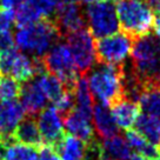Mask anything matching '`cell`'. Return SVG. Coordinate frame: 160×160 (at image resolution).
<instances>
[{
  "label": "cell",
  "mask_w": 160,
  "mask_h": 160,
  "mask_svg": "<svg viewBox=\"0 0 160 160\" xmlns=\"http://www.w3.org/2000/svg\"><path fill=\"white\" fill-rule=\"evenodd\" d=\"M133 44L131 35L119 31L100 38L97 42V59L100 64L121 67L132 54Z\"/></svg>",
  "instance_id": "ba28073f"
},
{
  "label": "cell",
  "mask_w": 160,
  "mask_h": 160,
  "mask_svg": "<svg viewBox=\"0 0 160 160\" xmlns=\"http://www.w3.org/2000/svg\"><path fill=\"white\" fill-rule=\"evenodd\" d=\"M55 24L59 31L70 34L85 27V14L78 2L60 6L55 12Z\"/></svg>",
  "instance_id": "7c38bea8"
},
{
  "label": "cell",
  "mask_w": 160,
  "mask_h": 160,
  "mask_svg": "<svg viewBox=\"0 0 160 160\" xmlns=\"http://www.w3.org/2000/svg\"><path fill=\"white\" fill-rule=\"evenodd\" d=\"M12 137H13V139L19 141V142L33 146L37 148L44 145L39 127L37 124V119L34 117H31V115L25 117L20 121L19 125L15 127Z\"/></svg>",
  "instance_id": "ac0fdd59"
},
{
  "label": "cell",
  "mask_w": 160,
  "mask_h": 160,
  "mask_svg": "<svg viewBox=\"0 0 160 160\" xmlns=\"http://www.w3.org/2000/svg\"><path fill=\"white\" fill-rule=\"evenodd\" d=\"M35 79L41 87L42 92L45 93L47 100H51L53 102H55L59 99L66 92V90H68L59 78H57L55 75H53L50 72L42 71L41 73L35 75Z\"/></svg>",
  "instance_id": "603a6c76"
},
{
  "label": "cell",
  "mask_w": 160,
  "mask_h": 160,
  "mask_svg": "<svg viewBox=\"0 0 160 160\" xmlns=\"http://www.w3.org/2000/svg\"><path fill=\"white\" fill-rule=\"evenodd\" d=\"M2 146V160H39L37 147L12 139Z\"/></svg>",
  "instance_id": "7402d4cb"
},
{
  "label": "cell",
  "mask_w": 160,
  "mask_h": 160,
  "mask_svg": "<svg viewBox=\"0 0 160 160\" xmlns=\"http://www.w3.org/2000/svg\"><path fill=\"white\" fill-rule=\"evenodd\" d=\"M82 4H85V5L90 6V5H93V4H97V2H101V1H106V0H80Z\"/></svg>",
  "instance_id": "e575fe53"
},
{
  "label": "cell",
  "mask_w": 160,
  "mask_h": 160,
  "mask_svg": "<svg viewBox=\"0 0 160 160\" xmlns=\"http://www.w3.org/2000/svg\"><path fill=\"white\" fill-rule=\"evenodd\" d=\"M153 28H154L155 34L160 37V10H157L154 13V19H153Z\"/></svg>",
  "instance_id": "1f68e13d"
},
{
  "label": "cell",
  "mask_w": 160,
  "mask_h": 160,
  "mask_svg": "<svg viewBox=\"0 0 160 160\" xmlns=\"http://www.w3.org/2000/svg\"><path fill=\"white\" fill-rule=\"evenodd\" d=\"M130 160H151V159H148V158H146V157H144V155L135 154V155H132Z\"/></svg>",
  "instance_id": "d590c367"
},
{
  "label": "cell",
  "mask_w": 160,
  "mask_h": 160,
  "mask_svg": "<svg viewBox=\"0 0 160 160\" xmlns=\"http://www.w3.org/2000/svg\"><path fill=\"white\" fill-rule=\"evenodd\" d=\"M64 127L68 134L82 140L87 145L97 140L94 128L91 124V118L82 115L75 110H72L64 117Z\"/></svg>",
  "instance_id": "5bb4252c"
},
{
  "label": "cell",
  "mask_w": 160,
  "mask_h": 160,
  "mask_svg": "<svg viewBox=\"0 0 160 160\" xmlns=\"http://www.w3.org/2000/svg\"><path fill=\"white\" fill-rule=\"evenodd\" d=\"M25 118V110L17 100H0V145L13 139V132Z\"/></svg>",
  "instance_id": "8fae6325"
},
{
  "label": "cell",
  "mask_w": 160,
  "mask_h": 160,
  "mask_svg": "<svg viewBox=\"0 0 160 160\" xmlns=\"http://www.w3.org/2000/svg\"><path fill=\"white\" fill-rule=\"evenodd\" d=\"M14 47L13 33H0V52Z\"/></svg>",
  "instance_id": "f546056e"
},
{
  "label": "cell",
  "mask_w": 160,
  "mask_h": 160,
  "mask_svg": "<svg viewBox=\"0 0 160 160\" xmlns=\"http://www.w3.org/2000/svg\"><path fill=\"white\" fill-rule=\"evenodd\" d=\"M135 131L139 132L148 142L160 148V119L153 115L141 113L134 122Z\"/></svg>",
  "instance_id": "44dd1931"
},
{
  "label": "cell",
  "mask_w": 160,
  "mask_h": 160,
  "mask_svg": "<svg viewBox=\"0 0 160 160\" xmlns=\"http://www.w3.org/2000/svg\"><path fill=\"white\" fill-rule=\"evenodd\" d=\"M67 45L70 47L75 66L79 73L90 72L97 61V44L94 37L87 28L70 33L67 35Z\"/></svg>",
  "instance_id": "9c48e42d"
},
{
  "label": "cell",
  "mask_w": 160,
  "mask_h": 160,
  "mask_svg": "<svg viewBox=\"0 0 160 160\" xmlns=\"http://www.w3.org/2000/svg\"><path fill=\"white\" fill-rule=\"evenodd\" d=\"M148 4H150L153 8L155 10H160V0H147Z\"/></svg>",
  "instance_id": "836d02e7"
},
{
  "label": "cell",
  "mask_w": 160,
  "mask_h": 160,
  "mask_svg": "<svg viewBox=\"0 0 160 160\" xmlns=\"http://www.w3.org/2000/svg\"><path fill=\"white\" fill-rule=\"evenodd\" d=\"M20 92L21 85L14 78L5 77L0 80V100H15Z\"/></svg>",
  "instance_id": "4316f807"
},
{
  "label": "cell",
  "mask_w": 160,
  "mask_h": 160,
  "mask_svg": "<svg viewBox=\"0 0 160 160\" xmlns=\"http://www.w3.org/2000/svg\"><path fill=\"white\" fill-rule=\"evenodd\" d=\"M60 31L54 21L44 19L32 25L21 26L13 34L14 46L34 58H42L58 42Z\"/></svg>",
  "instance_id": "6da1fadb"
},
{
  "label": "cell",
  "mask_w": 160,
  "mask_h": 160,
  "mask_svg": "<svg viewBox=\"0 0 160 160\" xmlns=\"http://www.w3.org/2000/svg\"><path fill=\"white\" fill-rule=\"evenodd\" d=\"M61 160H85L88 145L71 134L64 135L54 147Z\"/></svg>",
  "instance_id": "ffe728a7"
},
{
  "label": "cell",
  "mask_w": 160,
  "mask_h": 160,
  "mask_svg": "<svg viewBox=\"0 0 160 160\" xmlns=\"http://www.w3.org/2000/svg\"><path fill=\"white\" fill-rule=\"evenodd\" d=\"M42 62L47 72L59 78L68 90H71L75 81L79 79V71L66 41L55 42L44 55Z\"/></svg>",
  "instance_id": "8992f818"
},
{
  "label": "cell",
  "mask_w": 160,
  "mask_h": 160,
  "mask_svg": "<svg viewBox=\"0 0 160 160\" xmlns=\"http://www.w3.org/2000/svg\"><path fill=\"white\" fill-rule=\"evenodd\" d=\"M57 2H58V6L60 7V6L68 5V4H75V2H78V0H57Z\"/></svg>",
  "instance_id": "d6a6232c"
},
{
  "label": "cell",
  "mask_w": 160,
  "mask_h": 160,
  "mask_svg": "<svg viewBox=\"0 0 160 160\" xmlns=\"http://www.w3.org/2000/svg\"><path fill=\"white\" fill-rule=\"evenodd\" d=\"M85 22L94 38H104L118 32L120 28L115 4L111 0L97 2L84 11Z\"/></svg>",
  "instance_id": "52a82bcc"
},
{
  "label": "cell",
  "mask_w": 160,
  "mask_h": 160,
  "mask_svg": "<svg viewBox=\"0 0 160 160\" xmlns=\"http://www.w3.org/2000/svg\"><path fill=\"white\" fill-rule=\"evenodd\" d=\"M45 68L41 58L18 51L15 47L0 52V72L6 77L26 82L41 73Z\"/></svg>",
  "instance_id": "5b68a950"
},
{
  "label": "cell",
  "mask_w": 160,
  "mask_h": 160,
  "mask_svg": "<svg viewBox=\"0 0 160 160\" xmlns=\"http://www.w3.org/2000/svg\"><path fill=\"white\" fill-rule=\"evenodd\" d=\"M138 102L144 113L160 119V85L146 86Z\"/></svg>",
  "instance_id": "cb8c5ba5"
},
{
  "label": "cell",
  "mask_w": 160,
  "mask_h": 160,
  "mask_svg": "<svg viewBox=\"0 0 160 160\" xmlns=\"http://www.w3.org/2000/svg\"><path fill=\"white\" fill-rule=\"evenodd\" d=\"M131 147L122 137L114 135L98 145V160H130Z\"/></svg>",
  "instance_id": "9a60e30c"
},
{
  "label": "cell",
  "mask_w": 160,
  "mask_h": 160,
  "mask_svg": "<svg viewBox=\"0 0 160 160\" xmlns=\"http://www.w3.org/2000/svg\"><path fill=\"white\" fill-rule=\"evenodd\" d=\"M155 160H160V154H159V157H158V158H157Z\"/></svg>",
  "instance_id": "8d00e7d4"
},
{
  "label": "cell",
  "mask_w": 160,
  "mask_h": 160,
  "mask_svg": "<svg viewBox=\"0 0 160 160\" xmlns=\"http://www.w3.org/2000/svg\"><path fill=\"white\" fill-rule=\"evenodd\" d=\"M115 10L119 26L131 37L139 38L153 28L154 12L146 0H118Z\"/></svg>",
  "instance_id": "277c9868"
},
{
  "label": "cell",
  "mask_w": 160,
  "mask_h": 160,
  "mask_svg": "<svg viewBox=\"0 0 160 160\" xmlns=\"http://www.w3.org/2000/svg\"><path fill=\"white\" fill-rule=\"evenodd\" d=\"M92 119L94 124V131L101 139H108L114 135H118L119 127L117 125L108 106L99 102L94 104Z\"/></svg>",
  "instance_id": "e0dca14e"
},
{
  "label": "cell",
  "mask_w": 160,
  "mask_h": 160,
  "mask_svg": "<svg viewBox=\"0 0 160 160\" xmlns=\"http://www.w3.org/2000/svg\"><path fill=\"white\" fill-rule=\"evenodd\" d=\"M15 24L14 12L0 8V33H10Z\"/></svg>",
  "instance_id": "83f0119b"
},
{
  "label": "cell",
  "mask_w": 160,
  "mask_h": 160,
  "mask_svg": "<svg viewBox=\"0 0 160 160\" xmlns=\"http://www.w3.org/2000/svg\"><path fill=\"white\" fill-rule=\"evenodd\" d=\"M0 73H1V72H0ZM0 80H1V77H0Z\"/></svg>",
  "instance_id": "74e56055"
},
{
  "label": "cell",
  "mask_w": 160,
  "mask_h": 160,
  "mask_svg": "<svg viewBox=\"0 0 160 160\" xmlns=\"http://www.w3.org/2000/svg\"><path fill=\"white\" fill-rule=\"evenodd\" d=\"M131 57L132 68L146 86L160 85V37L146 34L137 38Z\"/></svg>",
  "instance_id": "7a4b0ae2"
},
{
  "label": "cell",
  "mask_w": 160,
  "mask_h": 160,
  "mask_svg": "<svg viewBox=\"0 0 160 160\" xmlns=\"http://www.w3.org/2000/svg\"><path fill=\"white\" fill-rule=\"evenodd\" d=\"M37 124L44 145L55 147L64 137V118L54 106L45 107L38 113Z\"/></svg>",
  "instance_id": "30bf717a"
},
{
  "label": "cell",
  "mask_w": 160,
  "mask_h": 160,
  "mask_svg": "<svg viewBox=\"0 0 160 160\" xmlns=\"http://www.w3.org/2000/svg\"><path fill=\"white\" fill-rule=\"evenodd\" d=\"M41 19L39 13L35 11V8L31 5L30 2H27L26 0H21L19 6L14 11V21L18 27L21 26L32 25L34 22H38Z\"/></svg>",
  "instance_id": "484cf974"
},
{
  "label": "cell",
  "mask_w": 160,
  "mask_h": 160,
  "mask_svg": "<svg viewBox=\"0 0 160 160\" xmlns=\"http://www.w3.org/2000/svg\"><path fill=\"white\" fill-rule=\"evenodd\" d=\"M71 92H72L73 100H74L73 110L92 119L94 102H93V97H92V93L88 87L87 78L79 77V79L75 81L73 87L71 88Z\"/></svg>",
  "instance_id": "d6986e66"
},
{
  "label": "cell",
  "mask_w": 160,
  "mask_h": 160,
  "mask_svg": "<svg viewBox=\"0 0 160 160\" xmlns=\"http://www.w3.org/2000/svg\"><path fill=\"white\" fill-rule=\"evenodd\" d=\"M39 160H61V158L58 154V152L55 151L54 147L48 145H42L39 153Z\"/></svg>",
  "instance_id": "f1b7e54d"
},
{
  "label": "cell",
  "mask_w": 160,
  "mask_h": 160,
  "mask_svg": "<svg viewBox=\"0 0 160 160\" xmlns=\"http://www.w3.org/2000/svg\"><path fill=\"white\" fill-rule=\"evenodd\" d=\"M126 141L132 150L138 152L140 155H144L148 159H157L160 154V148L152 145L137 131L128 130L126 132Z\"/></svg>",
  "instance_id": "d4e9b609"
},
{
  "label": "cell",
  "mask_w": 160,
  "mask_h": 160,
  "mask_svg": "<svg viewBox=\"0 0 160 160\" xmlns=\"http://www.w3.org/2000/svg\"><path fill=\"white\" fill-rule=\"evenodd\" d=\"M19 97L21 100L20 104L24 107L25 113L31 117H34L35 114L41 112L47 104V98L38 84L35 77L33 79L26 81L24 86H21Z\"/></svg>",
  "instance_id": "4fadbf2b"
},
{
  "label": "cell",
  "mask_w": 160,
  "mask_h": 160,
  "mask_svg": "<svg viewBox=\"0 0 160 160\" xmlns=\"http://www.w3.org/2000/svg\"><path fill=\"white\" fill-rule=\"evenodd\" d=\"M139 105L135 101H132L124 97L110 106L111 113L118 127L126 131H128L134 125L135 120L139 115Z\"/></svg>",
  "instance_id": "2e32d148"
},
{
  "label": "cell",
  "mask_w": 160,
  "mask_h": 160,
  "mask_svg": "<svg viewBox=\"0 0 160 160\" xmlns=\"http://www.w3.org/2000/svg\"><path fill=\"white\" fill-rule=\"evenodd\" d=\"M87 82L92 97L99 104L110 107L124 97L122 68L118 66L100 64L90 71Z\"/></svg>",
  "instance_id": "3957f363"
},
{
  "label": "cell",
  "mask_w": 160,
  "mask_h": 160,
  "mask_svg": "<svg viewBox=\"0 0 160 160\" xmlns=\"http://www.w3.org/2000/svg\"><path fill=\"white\" fill-rule=\"evenodd\" d=\"M0 1H1V0H0Z\"/></svg>",
  "instance_id": "f35d334b"
},
{
  "label": "cell",
  "mask_w": 160,
  "mask_h": 160,
  "mask_svg": "<svg viewBox=\"0 0 160 160\" xmlns=\"http://www.w3.org/2000/svg\"><path fill=\"white\" fill-rule=\"evenodd\" d=\"M20 2H21V0H1L0 1V8L14 12Z\"/></svg>",
  "instance_id": "4dcf8cb0"
}]
</instances>
